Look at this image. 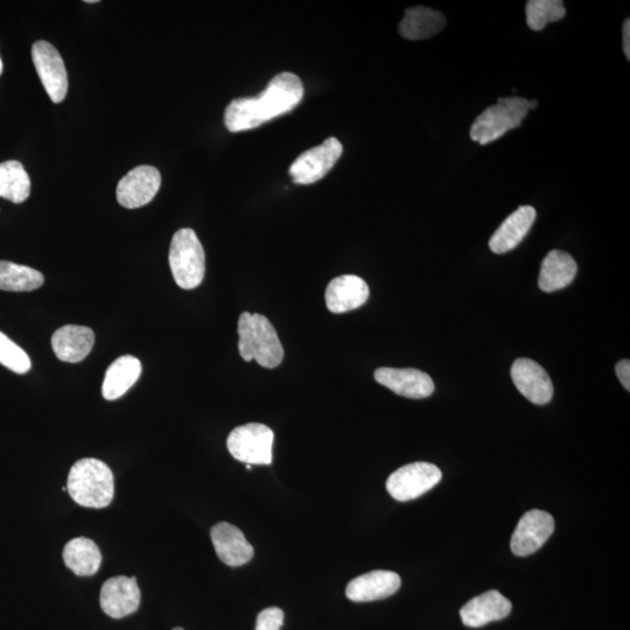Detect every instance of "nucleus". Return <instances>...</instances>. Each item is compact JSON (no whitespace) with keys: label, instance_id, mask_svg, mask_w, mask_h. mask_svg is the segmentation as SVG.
<instances>
[{"label":"nucleus","instance_id":"f257e3e1","mask_svg":"<svg viewBox=\"0 0 630 630\" xmlns=\"http://www.w3.org/2000/svg\"><path fill=\"white\" fill-rule=\"evenodd\" d=\"M303 97L304 84L300 77L289 72L280 73L261 94L231 101L224 111V124L230 132L256 129L292 111Z\"/></svg>","mask_w":630,"mask_h":630},{"label":"nucleus","instance_id":"f03ea898","mask_svg":"<svg viewBox=\"0 0 630 630\" xmlns=\"http://www.w3.org/2000/svg\"><path fill=\"white\" fill-rule=\"evenodd\" d=\"M238 350L245 362L256 361L263 368L282 364L284 348L275 327L262 314L243 312L238 319Z\"/></svg>","mask_w":630,"mask_h":630},{"label":"nucleus","instance_id":"7ed1b4c3","mask_svg":"<svg viewBox=\"0 0 630 630\" xmlns=\"http://www.w3.org/2000/svg\"><path fill=\"white\" fill-rule=\"evenodd\" d=\"M67 490L82 507H108L115 495L114 474L101 460L81 459L70 469Z\"/></svg>","mask_w":630,"mask_h":630},{"label":"nucleus","instance_id":"20e7f679","mask_svg":"<svg viewBox=\"0 0 630 630\" xmlns=\"http://www.w3.org/2000/svg\"><path fill=\"white\" fill-rule=\"evenodd\" d=\"M537 101H528L522 97L500 98L490 105L475 119L469 136L473 142L487 145L506 135L510 130L521 126L529 110L535 109Z\"/></svg>","mask_w":630,"mask_h":630},{"label":"nucleus","instance_id":"39448f33","mask_svg":"<svg viewBox=\"0 0 630 630\" xmlns=\"http://www.w3.org/2000/svg\"><path fill=\"white\" fill-rule=\"evenodd\" d=\"M171 271L181 289L193 290L205 278L206 256L193 229L184 228L174 234L170 248Z\"/></svg>","mask_w":630,"mask_h":630},{"label":"nucleus","instance_id":"423d86ee","mask_svg":"<svg viewBox=\"0 0 630 630\" xmlns=\"http://www.w3.org/2000/svg\"><path fill=\"white\" fill-rule=\"evenodd\" d=\"M275 434L269 426L250 423L236 427L229 434L228 450L233 457L247 465H271Z\"/></svg>","mask_w":630,"mask_h":630},{"label":"nucleus","instance_id":"0eeeda50","mask_svg":"<svg viewBox=\"0 0 630 630\" xmlns=\"http://www.w3.org/2000/svg\"><path fill=\"white\" fill-rule=\"evenodd\" d=\"M443 478L440 469L429 462H413L389 476L387 490L396 501L408 502L429 492Z\"/></svg>","mask_w":630,"mask_h":630},{"label":"nucleus","instance_id":"6e6552de","mask_svg":"<svg viewBox=\"0 0 630 630\" xmlns=\"http://www.w3.org/2000/svg\"><path fill=\"white\" fill-rule=\"evenodd\" d=\"M343 146L331 137L321 145L300 154L291 165L289 173L296 184L312 185L325 178L342 156Z\"/></svg>","mask_w":630,"mask_h":630},{"label":"nucleus","instance_id":"1a4fd4ad","mask_svg":"<svg viewBox=\"0 0 630 630\" xmlns=\"http://www.w3.org/2000/svg\"><path fill=\"white\" fill-rule=\"evenodd\" d=\"M32 59L42 86L53 103H61L68 93V75L58 49L40 40L32 47Z\"/></svg>","mask_w":630,"mask_h":630},{"label":"nucleus","instance_id":"9d476101","mask_svg":"<svg viewBox=\"0 0 630 630\" xmlns=\"http://www.w3.org/2000/svg\"><path fill=\"white\" fill-rule=\"evenodd\" d=\"M161 186V175L158 168L143 165L133 168L118 182L116 196L119 205L135 209L146 205L154 199Z\"/></svg>","mask_w":630,"mask_h":630},{"label":"nucleus","instance_id":"9b49d317","mask_svg":"<svg viewBox=\"0 0 630 630\" xmlns=\"http://www.w3.org/2000/svg\"><path fill=\"white\" fill-rule=\"evenodd\" d=\"M555 531V520L543 510H530L523 515L511 537L510 548L515 556L527 557L541 549Z\"/></svg>","mask_w":630,"mask_h":630},{"label":"nucleus","instance_id":"f8f14e48","mask_svg":"<svg viewBox=\"0 0 630 630\" xmlns=\"http://www.w3.org/2000/svg\"><path fill=\"white\" fill-rule=\"evenodd\" d=\"M100 602L103 612L112 619H122L135 613L140 605V590L136 577H114L102 586Z\"/></svg>","mask_w":630,"mask_h":630},{"label":"nucleus","instance_id":"ddd939ff","mask_svg":"<svg viewBox=\"0 0 630 630\" xmlns=\"http://www.w3.org/2000/svg\"><path fill=\"white\" fill-rule=\"evenodd\" d=\"M511 378L518 391L536 405L548 404L553 397V384L545 369L530 359H517L511 367Z\"/></svg>","mask_w":630,"mask_h":630},{"label":"nucleus","instance_id":"4468645a","mask_svg":"<svg viewBox=\"0 0 630 630\" xmlns=\"http://www.w3.org/2000/svg\"><path fill=\"white\" fill-rule=\"evenodd\" d=\"M375 381L395 394L411 399L430 397L434 391L432 378L418 369L378 368Z\"/></svg>","mask_w":630,"mask_h":630},{"label":"nucleus","instance_id":"2eb2a0df","mask_svg":"<svg viewBox=\"0 0 630 630\" xmlns=\"http://www.w3.org/2000/svg\"><path fill=\"white\" fill-rule=\"evenodd\" d=\"M369 286L366 280L355 275L336 277L328 284L325 299L329 311L335 314L356 310L367 303Z\"/></svg>","mask_w":630,"mask_h":630},{"label":"nucleus","instance_id":"dca6fc26","mask_svg":"<svg viewBox=\"0 0 630 630\" xmlns=\"http://www.w3.org/2000/svg\"><path fill=\"white\" fill-rule=\"evenodd\" d=\"M210 536H212L217 557L228 566H242L254 557V548L243 532L233 524L217 523L210 531Z\"/></svg>","mask_w":630,"mask_h":630},{"label":"nucleus","instance_id":"f3484780","mask_svg":"<svg viewBox=\"0 0 630 630\" xmlns=\"http://www.w3.org/2000/svg\"><path fill=\"white\" fill-rule=\"evenodd\" d=\"M401 585L402 580L397 573L376 570L350 581L346 595L354 602L383 600L394 595Z\"/></svg>","mask_w":630,"mask_h":630},{"label":"nucleus","instance_id":"a211bd4d","mask_svg":"<svg viewBox=\"0 0 630 630\" xmlns=\"http://www.w3.org/2000/svg\"><path fill=\"white\" fill-rule=\"evenodd\" d=\"M510 600L499 591H488L468 601L461 608L460 616L462 623L467 627L480 628L490 622L500 621L511 612Z\"/></svg>","mask_w":630,"mask_h":630},{"label":"nucleus","instance_id":"6ab92c4d","mask_svg":"<svg viewBox=\"0 0 630 630\" xmlns=\"http://www.w3.org/2000/svg\"><path fill=\"white\" fill-rule=\"evenodd\" d=\"M95 342L93 329L86 326L67 325L52 336V347L62 362H81L90 354Z\"/></svg>","mask_w":630,"mask_h":630},{"label":"nucleus","instance_id":"aec40b11","mask_svg":"<svg viewBox=\"0 0 630 630\" xmlns=\"http://www.w3.org/2000/svg\"><path fill=\"white\" fill-rule=\"evenodd\" d=\"M536 220V210L531 206H522L504 220L489 241V248L494 254H506L520 244Z\"/></svg>","mask_w":630,"mask_h":630},{"label":"nucleus","instance_id":"412c9836","mask_svg":"<svg viewBox=\"0 0 630 630\" xmlns=\"http://www.w3.org/2000/svg\"><path fill=\"white\" fill-rule=\"evenodd\" d=\"M578 265L564 251L552 250L544 258L539 272V289L546 293L556 292L569 286L576 278Z\"/></svg>","mask_w":630,"mask_h":630},{"label":"nucleus","instance_id":"4be33fe9","mask_svg":"<svg viewBox=\"0 0 630 630\" xmlns=\"http://www.w3.org/2000/svg\"><path fill=\"white\" fill-rule=\"evenodd\" d=\"M142 374V363L135 356L125 355L111 363L105 373L102 395L107 401H116L136 384Z\"/></svg>","mask_w":630,"mask_h":630},{"label":"nucleus","instance_id":"5701e85b","mask_svg":"<svg viewBox=\"0 0 630 630\" xmlns=\"http://www.w3.org/2000/svg\"><path fill=\"white\" fill-rule=\"evenodd\" d=\"M446 18L443 13L429 7H410L399 24V33L404 39L416 41L433 37L444 30Z\"/></svg>","mask_w":630,"mask_h":630},{"label":"nucleus","instance_id":"b1692460","mask_svg":"<svg viewBox=\"0 0 630 630\" xmlns=\"http://www.w3.org/2000/svg\"><path fill=\"white\" fill-rule=\"evenodd\" d=\"M63 560L76 576L90 577L100 570L102 555L91 539L77 537L66 544L63 549Z\"/></svg>","mask_w":630,"mask_h":630},{"label":"nucleus","instance_id":"393cba45","mask_svg":"<svg viewBox=\"0 0 630 630\" xmlns=\"http://www.w3.org/2000/svg\"><path fill=\"white\" fill-rule=\"evenodd\" d=\"M31 194V179L17 160L0 164V196L13 203H23Z\"/></svg>","mask_w":630,"mask_h":630},{"label":"nucleus","instance_id":"a878e982","mask_svg":"<svg viewBox=\"0 0 630 630\" xmlns=\"http://www.w3.org/2000/svg\"><path fill=\"white\" fill-rule=\"evenodd\" d=\"M44 282V275L30 266L0 261V290L31 292L38 290Z\"/></svg>","mask_w":630,"mask_h":630},{"label":"nucleus","instance_id":"bb28decb","mask_svg":"<svg viewBox=\"0 0 630 630\" xmlns=\"http://www.w3.org/2000/svg\"><path fill=\"white\" fill-rule=\"evenodd\" d=\"M525 14L531 30L539 32L546 25L562 20L566 16V10L560 0H530L525 6Z\"/></svg>","mask_w":630,"mask_h":630},{"label":"nucleus","instance_id":"cd10ccee","mask_svg":"<svg viewBox=\"0 0 630 630\" xmlns=\"http://www.w3.org/2000/svg\"><path fill=\"white\" fill-rule=\"evenodd\" d=\"M0 364L20 375L28 373L32 367L30 356L3 332H0Z\"/></svg>","mask_w":630,"mask_h":630},{"label":"nucleus","instance_id":"c85d7f7f","mask_svg":"<svg viewBox=\"0 0 630 630\" xmlns=\"http://www.w3.org/2000/svg\"><path fill=\"white\" fill-rule=\"evenodd\" d=\"M284 623V612L278 607L264 609L257 616L256 630H280Z\"/></svg>","mask_w":630,"mask_h":630},{"label":"nucleus","instance_id":"c756f323","mask_svg":"<svg viewBox=\"0 0 630 630\" xmlns=\"http://www.w3.org/2000/svg\"><path fill=\"white\" fill-rule=\"evenodd\" d=\"M616 375H618L623 388L630 391V362L629 360H621L615 367Z\"/></svg>","mask_w":630,"mask_h":630},{"label":"nucleus","instance_id":"7c9ffc66","mask_svg":"<svg viewBox=\"0 0 630 630\" xmlns=\"http://www.w3.org/2000/svg\"><path fill=\"white\" fill-rule=\"evenodd\" d=\"M622 38H623V52H625L626 58L630 60V20L629 19H627L625 23H623Z\"/></svg>","mask_w":630,"mask_h":630},{"label":"nucleus","instance_id":"2f4dec72","mask_svg":"<svg viewBox=\"0 0 630 630\" xmlns=\"http://www.w3.org/2000/svg\"><path fill=\"white\" fill-rule=\"evenodd\" d=\"M3 69H4L3 61H2V58H0V75L3 74Z\"/></svg>","mask_w":630,"mask_h":630},{"label":"nucleus","instance_id":"473e14b6","mask_svg":"<svg viewBox=\"0 0 630 630\" xmlns=\"http://www.w3.org/2000/svg\"><path fill=\"white\" fill-rule=\"evenodd\" d=\"M173 630H184V629L178 627V628H174Z\"/></svg>","mask_w":630,"mask_h":630},{"label":"nucleus","instance_id":"72a5a7b5","mask_svg":"<svg viewBox=\"0 0 630 630\" xmlns=\"http://www.w3.org/2000/svg\"><path fill=\"white\" fill-rule=\"evenodd\" d=\"M251 468H252V466H251V465H247V469H251Z\"/></svg>","mask_w":630,"mask_h":630}]
</instances>
